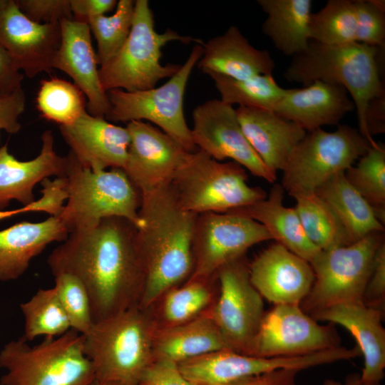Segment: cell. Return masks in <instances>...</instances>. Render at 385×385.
<instances>
[{
  "mask_svg": "<svg viewBox=\"0 0 385 385\" xmlns=\"http://www.w3.org/2000/svg\"><path fill=\"white\" fill-rule=\"evenodd\" d=\"M136 226L111 217L96 226L71 232L47 262L53 274H71L88 294L94 322L139 306L144 272Z\"/></svg>",
  "mask_w": 385,
  "mask_h": 385,
  "instance_id": "6da1fadb",
  "label": "cell"
},
{
  "mask_svg": "<svg viewBox=\"0 0 385 385\" xmlns=\"http://www.w3.org/2000/svg\"><path fill=\"white\" fill-rule=\"evenodd\" d=\"M139 215L137 245L144 272L139 307L148 309L189 279L197 215L181 208L170 183L142 195Z\"/></svg>",
  "mask_w": 385,
  "mask_h": 385,
  "instance_id": "7a4b0ae2",
  "label": "cell"
},
{
  "mask_svg": "<svg viewBox=\"0 0 385 385\" xmlns=\"http://www.w3.org/2000/svg\"><path fill=\"white\" fill-rule=\"evenodd\" d=\"M382 51L384 48L356 41L324 45L310 41L303 52L293 57L284 78L304 86L315 81L343 86L356 108L359 131L374 145L376 142L366 133L365 111L370 99L385 93L381 79Z\"/></svg>",
  "mask_w": 385,
  "mask_h": 385,
  "instance_id": "3957f363",
  "label": "cell"
},
{
  "mask_svg": "<svg viewBox=\"0 0 385 385\" xmlns=\"http://www.w3.org/2000/svg\"><path fill=\"white\" fill-rule=\"evenodd\" d=\"M158 324L150 309H127L94 322L83 335L84 352L96 380L119 385H138L153 360Z\"/></svg>",
  "mask_w": 385,
  "mask_h": 385,
  "instance_id": "277c9868",
  "label": "cell"
},
{
  "mask_svg": "<svg viewBox=\"0 0 385 385\" xmlns=\"http://www.w3.org/2000/svg\"><path fill=\"white\" fill-rule=\"evenodd\" d=\"M83 340L70 329L34 346L24 337L9 342L0 351V368L6 371L0 385H91L96 376Z\"/></svg>",
  "mask_w": 385,
  "mask_h": 385,
  "instance_id": "5b68a950",
  "label": "cell"
},
{
  "mask_svg": "<svg viewBox=\"0 0 385 385\" xmlns=\"http://www.w3.org/2000/svg\"><path fill=\"white\" fill-rule=\"evenodd\" d=\"M174 41L203 43L199 38L180 36L170 29L158 33L148 1H135L133 21L128 38L118 53L99 68L103 88L106 91L148 90L155 88L159 81L173 76L181 65H163L160 58L162 47Z\"/></svg>",
  "mask_w": 385,
  "mask_h": 385,
  "instance_id": "8992f818",
  "label": "cell"
},
{
  "mask_svg": "<svg viewBox=\"0 0 385 385\" xmlns=\"http://www.w3.org/2000/svg\"><path fill=\"white\" fill-rule=\"evenodd\" d=\"M171 185L181 208L196 215L227 212L250 206L267 195L262 188L247 183L242 165L234 161H218L200 149L188 153Z\"/></svg>",
  "mask_w": 385,
  "mask_h": 385,
  "instance_id": "52a82bcc",
  "label": "cell"
},
{
  "mask_svg": "<svg viewBox=\"0 0 385 385\" xmlns=\"http://www.w3.org/2000/svg\"><path fill=\"white\" fill-rule=\"evenodd\" d=\"M72 160L68 180V196L58 216L68 233L96 226L107 217L128 220L137 228L142 195L122 168L92 171Z\"/></svg>",
  "mask_w": 385,
  "mask_h": 385,
  "instance_id": "ba28073f",
  "label": "cell"
},
{
  "mask_svg": "<svg viewBox=\"0 0 385 385\" xmlns=\"http://www.w3.org/2000/svg\"><path fill=\"white\" fill-rule=\"evenodd\" d=\"M202 44L196 43L180 70L158 88L136 91H108L111 107L105 118L125 123L145 120L156 125L188 152L196 150L191 129L185 118L183 101L190 76L202 56Z\"/></svg>",
  "mask_w": 385,
  "mask_h": 385,
  "instance_id": "9c48e42d",
  "label": "cell"
},
{
  "mask_svg": "<svg viewBox=\"0 0 385 385\" xmlns=\"http://www.w3.org/2000/svg\"><path fill=\"white\" fill-rule=\"evenodd\" d=\"M384 241V232H374L350 245L320 250L309 262L314 279L300 304L302 310L311 315L334 305L362 301L376 252Z\"/></svg>",
  "mask_w": 385,
  "mask_h": 385,
  "instance_id": "30bf717a",
  "label": "cell"
},
{
  "mask_svg": "<svg viewBox=\"0 0 385 385\" xmlns=\"http://www.w3.org/2000/svg\"><path fill=\"white\" fill-rule=\"evenodd\" d=\"M371 145L359 130L346 125L333 132L322 128L309 132L283 170L282 185L291 196L314 192L352 166Z\"/></svg>",
  "mask_w": 385,
  "mask_h": 385,
  "instance_id": "8fae6325",
  "label": "cell"
},
{
  "mask_svg": "<svg viewBox=\"0 0 385 385\" xmlns=\"http://www.w3.org/2000/svg\"><path fill=\"white\" fill-rule=\"evenodd\" d=\"M216 278L212 318L228 349L250 355L265 311L262 297L251 283L245 255L222 267Z\"/></svg>",
  "mask_w": 385,
  "mask_h": 385,
  "instance_id": "7c38bea8",
  "label": "cell"
},
{
  "mask_svg": "<svg viewBox=\"0 0 385 385\" xmlns=\"http://www.w3.org/2000/svg\"><path fill=\"white\" fill-rule=\"evenodd\" d=\"M270 240L272 239L267 229L246 215L199 214L192 240L193 267L188 279H211L222 267L245 256L250 247Z\"/></svg>",
  "mask_w": 385,
  "mask_h": 385,
  "instance_id": "4fadbf2b",
  "label": "cell"
},
{
  "mask_svg": "<svg viewBox=\"0 0 385 385\" xmlns=\"http://www.w3.org/2000/svg\"><path fill=\"white\" fill-rule=\"evenodd\" d=\"M339 346L341 339L334 324H319L299 304H274L265 313L250 355L299 356Z\"/></svg>",
  "mask_w": 385,
  "mask_h": 385,
  "instance_id": "5bb4252c",
  "label": "cell"
},
{
  "mask_svg": "<svg viewBox=\"0 0 385 385\" xmlns=\"http://www.w3.org/2000/svg\"><path fill=\"white\" fill-rule=\"evenodd\" d=\"M192 139L197 149L222 161L230 158L269 183L273 173L254 150L239 123L236 110L220 99L208 100L192 111Z\"/></svg>",
  "mask_w": 385,
  "mask_h": 385,
  "instance_id": "9a60e30c",
  "label": "cell"
},
{
  "mask_svg": "<svg viewBox=\"0 0 385 385\" xmlns=\"http://www.w3.org/2000/svg\"><path fill=\"white\" fill-rule=\"evenodd\" d=\"M130 144L123 170L141 195L170 184L188 153L180 143L148 122L126 123Z\"/></svg>",
  "mask_w": 385,
  "mask_h": 385,
  "instance_id": "2e32d148",
  "label": "cell"
},
{
  "mask_svg": "<svg viewBox=\"0 0 385 385\" xmlns=\"http://www.w3.org/2000/svg\"><path fill=\"white\" fill-rule=\"evenodd\" d=\"M60 23L38 24L28 19L15 0L0 8V46L16 68L29 78L53 69L61 43Z\"/></svg>",
  "mask_w": 385,
  "mask_h": 385,
  "instance_id": "e0dca14e",
  "label": "cell"
},
{
  "mask_svg": "<svg viewBox=\"0 0 385 385\" xmlns=\"http://www.w3.org/2000/svg\"><path fill=\"white\" fill-rule=\"evenodd\" d=\"M249 274L262 298L274 305H300L314 279L310 263L277 242L249 264Z\"/></svg>",
  "mask_w": 385,
  "mask_h": 385,
  "instance_id": "ac0fdd59",
  "label": "cell"
},
{
  "mask_svg": "<svg viewBox=\"0 0 385 385\" xmlns=\"http://www.w3.org/2000/svg\"><path fill=\"white\" fill-rule=\"evenodd\" d=\"M60 25L61 43L53 68L66 73L83 93L89 114L106 118L111 106L107 91L100 81L99 64L89 26L74 19H63Z\"/></svg>",
  "mask_w": 385,
  "mask_h": 385,
  "instance_id": "d6986e66",
  "label": "cell"
},
{
  "mask_svg": "<svg viewBox=\"0 0 385 385\" xmlns=\"http://www.w3.org/2000/svg\"><path fill=\"white\" fill-rule=\"evenodd\" d=\"M59 130L83 168L95 172L123 168L130 144L126 127L86 111L73 123L59 126Z\"/></svg>",
  "mask_w": 385,
  "mask_h": 385,
  "instance_id": "ffe728a7",
  "label": "cell"
},
{
  "mask_svg": "<svg viewBox=\"0 0 385 385\" xmlns=\"http://www.w3.org/2000/svg\"><path fill=\"white\" fill-rule=\"evenodd\" d=\"M312 364L313 359L309 355L265 358L222 349L178 364L192 385H225L279 369H294L300 371L310 368Z\"/></svg>",
  "mask_w": 385,
  "mask_h": 385,
  "instance_id": "44dd1931",
  "label": "cell"
},
{
  "mask_svg": "<svg viewBox=\"0 0 385 385\" xmlns=\"http://www.w3.org/2000/svg\"><path fill=\"white\" fill-rule=\"evenodd\" d=\"M72 157L57 154L54 137L50 130L41 135V148L34 159L17 160L5 145L0 148V210H4L13 200L23 206L35 201L34 188L51 176L66 177Z\"/></svg>",
  "mask_w": 385,
  "mask_h": 385,
  "instance_id": "7402d4cb",
  "label": "cell"
},
{
  "mask_svg": "<svg viewBox=\"0 0 385 385\" xmlns=\"http://www.w3.org/2000/svg\"><path fill=\"white\" fill-rule=\"evenodd\" d=\"M384 314L359 301L334 305L310 316L317 321L339 324L347 329L364 356L361 379L369 383H380L384 377L385 369Z\"/></svg>",
  "mask_w": 385,
  "mask_h": 385,
  "instance_id": "603a6c76",
  "label": "cell"
},
{
  "mask_svg": "<svg viewBox=\"0 0 385 385\" xmlns=\"http://www.w3.org/2000/svg\"><path fill=\"white\" fill-rule=\"evenodd\" d=\"M354 108L343 86L315 81L302 88L286 89L272 111L311 132L337 124Z\"/></svg>",
  "mask_w": 385,
  "mask_h": 385,
  "instance_id": "cb8c5ba5",
  "label": "cell"
},
{
  "mask_svg": "<svg viewBox=\"0 0 385 385\" xmlns=\"http://www.w3.org/2000/svg\"><path fill=\"white\" fill-rule=\"evenodd\" d=\"M235 110L244 135L265 165L273 173L283 171L307 132L272 111L243 106Z\"/></svg>",
  "mask_w": 385,
  "mask_h": 385,
  "instance_id": "d4e9b609",
  "label": "cell"
},
{
  "mask_svg": "<svg viewBox=\"0 0 385 385\" xmlns=\"http://www.w3.org/2000/svg\"><path fill=\"white\" fill-rule=\"evenodd\" d=\"M197 66L203 73H215L242 80L260 74H272L274 61L266 50L252 46L235 26L202 44Z\"/></svg>",
  "mask_w": 385,
  "mask_h": 385,
  "instance_id": "484cf974",
  "label": "cell"
},
{
  "mask_svg": "<svg viewBox=\"0 0 385 385\" xmlns=\"http://www.w3.org/2000/svg\"><path fill=\"white\" fill-rule=\"evenodd\" d=\"M68 235L60 218L55 216L38 222L22 221L0 230V281L20 277L48 245L62 242Z\"/></svg>",
  "mask_w": 385,
  "mask_h": 385,
  "instance_id": "4316f807",
  "label": "cell"
},
{
  "mask_svg": "<svg viewBox=\"0 0 385 385\" xmlns=\"http://www.w3.org/2000/svg\"><path fill=\"white\" fill-rule=\"evenodd\" d=\"M228 349L210 312V309L189 321L157 327L153 343V359L176 363L212 351Z\"/></svg>",
  "mask_w": 385,
  "mask_h": 385,
  "instance_id": "83f0119b",
  "label": "cell"
},
{
  "mask_svg": "<svg viewBox=\"0 0 385 385\" xmlns=\"http://www.w3.org/2000/svg\"><path fill=\"white\" fill-rule=\"evenodd\" d=\"M284 193L282 185L275 183L265 199L227 212L242 214L260 222L272 240L309 262L321 250L307 238L294 207L283 205Z\"/></svg>",
  "mask_w": 385,
  "mask_h": 385,
  "instance_id": "f1b7e54d",
  "label": "cell"
},
{
  "mask_svg": "<svg viewBox=\"0 0 385 385\" xmlns=\"http://www.w3.org/2000/svg\"><path fill=\"white\" fill-rule=\"evenodd\" d=\"M267 16L262 25L263 33L274 47L286 56L303 52L310 42L309 24L310 0H257Z\"/></svg>",
  "mask_w": 385,
  "mask_h": 385,
  "instance_id": "f546056e",
  "label": "cell"
},
{
  "mask_svg": "<svg viewBox=\"0 0 385 385\" xmlns=\"http://www.w3.org/2000/svg\"><path fill=\"white\" fill-rule=\"evenodd\" d=\"M315 192L332 209L351 243L374 232H384L374 210L346 180L337 174Z\"/></svg>",
  "mask_w": 385,
  "mask_h": 385,
  "instance_id": "4dcf8cb0",
  "label": "cell"
},
{
  "mask_svg": "<svg viewBox=\"0 0 385 385\" xmlns=\"http://www.w3.org/2000/svg\"><path fill=\"white\" fill-rule=\"evenodd\" d=\"M292 197L303 230L313 245L327 250L351 244L336 214L315 192Z\"/></svg>",
  "mask_w": 385,
  "mask_h": 385,
  "instance_id": "1f68e13d",
  "label": "cell"
},
{
  "mask_svg": "<svg viewBox=\"0 0 385 385\" xmlns=\"http://www.w3.org/2000/svg\"><path fill=\"white\" fill-rule=\"evenodd\" d=\"M215 279H188L183 285L167 291L158 300L160 302L159 313H152L158 326L183 323L208 310L217 297L212 287Z\"/></svg>",
  "mask_w": 385,
  "mask_h": 385,
  "instance_id": "d6a6232c",
  "label": "cell"
},
{
  "mask_svg": "<svg viewBox=\"0 0 385 385\" xmlns=\"http://www.w3.org/2000/svg\"><path fill=\"white\" fill-rule=\"evenodd\" d=\"M220 93V100L232 106L273 111L284 96L286 89L280 87L272 74H260L237 80L209 73Z\"/></svg>",
  "mask_w": 385,
  "mask_h": 385,
  "instance_id": "836d02e7",
  "label": "cell"
},
{
  "mask_svg": "<svg viewBox=\"0 0 385 385\" xmlns=\"http://www.w3.org/2000/svg\"><path fill=\"white\" fill-rule=\"evenodd\" d=\"M20 309L24 319L23 337L28 342L41 336L59 337L71 329L53 287L38 289Z\"/></svg>",
  "mask_w": 385,
  "mask_h": 385,
  "instance_id": "e575fe53",
  "label": "cell"
},
{
  "mask_svg": "<svg viewBox=\"0 0 385 385\" xmlns=\"http://www.w3.org/2000/svg\"><path fill=\"white\" fill-rule=\"evenodd\" d=\"M344 175L374 210L378 220L385 222V147L376 143L351 166Z\"/></svg>",
  "mask_w": 385,
  "mask_h": 385,
  "instance_id": "d590c367",
  "label": "cell"
},
{
  "mask_svg": "<svg viewBox=\"0 0 385 385\" xmlns=\"http://www.w3.org/2000/svg\"><path fill=\"white\" fill-rule=\"evenodd\" d=\"M36 103L41 115L59 126L73 123L87 111V100L81 89L58 77L41 81Z\"/></svg>",
  "mask_w": 385,
  "mask_h": 385,
  "instance_id": "8d00e7d4",
  "label": "cell"
},
{
  "mask_svg": "<svg viewBox=\"0 0 385 385\" xmlns=\"http://www.w3.org/2000/svg\"><path fill=\"white\" fill-rule=\"evenodd\" d=\"M356 29L354 1L329 0L322 9L311 14L309 38L319 43L342 45L354 42Z\"/></svg>",
  "mask_w": 385,
  "mask_h": 385,
  "instance_id": "74e56055",
  "label": "cell"
},
{
  "mask_svg": "<svg viewBox=\"0 0 385 385\" xmlns=\"http://www.w3.org/2000/svg\"><path fill=\"white\" fill-rule=\"evenodd\" d=\"M134 6L135 1L119 0L112 15L88 19L87 24L97 43L96 55L100 66L113 58L128 38L133 21Z\"/></svg>",
  "mask_w": 385,
  "mask_h": 385,
  "instance_id": "f35d334b",
  "label": "cell"
},
{
  "mask_svg": "<svg viewBox=\"0 0 385 385\" xmlns=\"http://www.w3.org/2000/svg\"><path fill=\"white\" fill-rule=\"evenodd\" d=\"M54 276L55 288L68 317L71 329L84 335L94 324L90 298L86 289L75 276L60 273Z\"/></svg>",
  "mask_w": 385,
  "mask_h": 385,
  "instance_id": "ab89813d",
  "label": "cell"
},
{
  "mask_svg": "<svg viewBox=\"0 0 385 385\" xmlns=\"http://www.w3.org/2000/svg\"><path fill=\"white\" fill-rule=\"evenodd\" d=\"M356 9L355 41L378 48H385V11L371 0L354 1Z\"/></svg>",
  "mask_w": 385,
  "mask_h": 385,
  "instance_id": "60d3db41",
  "label": "cell"
},
{
  "mask_svg": "<svg viewBox=\"0 0 385 385\" xmlns=\"http://www.w3.org/2000/svg\"><path fill=\"white\" fill-rule=\"evenodd\" d=\"M15 3L28 19L38 24L73 19L70 0H15Z\"/></svg>",
  "mask_w": 385,
  "mask_h": 385,
  "instance_id": "b9f144b4",
  "label": "cell"
},
{
  "mask_svg": "<svg viewBox=\"0 0 385 385\" xmlns=\"http://www.w3.org/2000/svg\"><path fill=\"white\" fill-rule=\"evenodd\" d=\"M362 302L384 314L385 310V241L377 249Z\"/></svg>",
  "mask_w": 385,
  "mask_h": 385,
  "instance_id": "7bdbcfd3",
  "label": "cell"
},
{
  "mask_svg": "<svg viewBox=\"0 0 385 385\" xmlns=\"http://www.w3.org/2000/svg\"><path fill=\"white\" fill-rule=\"evenodd\" d=\"M138 385H192L181 373L178 363L155 359L143 371Z\"/></svg>",
  "mask_w": 385,
  "mask_h": 385,
  "instance_id": "ee69618b",
  "label": "cell"
},
{
  "mask_svg": "<svg viewBox=\"0 0 385 385\" xmlns=\"http://www.w3.org/2000/svg\"><path fill=\"white\" fill-rule=\"evenodd\" d=\"M26 103L23 89L9 93L0 92V130L10 134H16L21 130L19 118L25 111Z\"/></svg>",
  "mask_w": 385,
  "mask_h": 385,
  "instance_id": "f6af8a7d",
  "label": "cell"
},
{
  "mask_svg": "<svg viewBox=\"0 0 385 385\" xmlns=\"http://www.w3.org/2000/svg\"><path fill=\"white\" fill-rule=\"evenodd\" d=\"M294 369H279L270 372L245 377L225 385H299Z\"/></svg>",
  "mask_w": 385,
  "mask_h": 385,
  "instance_id": "bcb514c9",
  "label": "cell"
},
{
  "mask_svg": "<svg viewBox=\"0 0 385 385\" xmlns=\"http://www.w3.org/2000/svg\"><path fill=\"white\" fill-rule=\"evenodd\" d=\"M117 3L116 0H70V6L73 19L87 24L89 19L112 11Z\"/></svg>",
  "mask_w": 385,
  "mask_h": 385,
  "instance_id": "7dc6e473",
  "label": "cell"
},
{
  "mask_svg": "<svg viewBox=\"0 0 385 385\" xmlns=\"http://www.w3.org/2000/svg\"><path fill=\"white\" fill-rule=\"evenodd\" d=\"M365 125L371 141L373 136L385 132V93L369 101L365 111Z\"/></svg>",
  "mask_w": 385,
  "mask_h": 385,
  "instance_id": "c3c4849f",
  "label": "cell"
},
{
  "mask_svg": "<svg viewBox=\"0 0 385 385\" xmlns=\"http://www.w3.org/2000/svg\"><path fill=\"white\" fill-rule=\"evenodd\" d=\"M24 75L18 70L6 51L0 46V92L9 93L22 89Z\"/></svg>",
  "mask_w": 385,
  "mask_h": 385,
  "instance_id": "681fc988",
  "label": "cell"
},
{
  "mask_svg": "<svg viewBox=\"0 0 385 385\" xmlns=\"http://www.w3.org/2000/svg\"><path fill=\"white\" fill-rule=\"evenodd\" d=\"M29 212H45L46 205L44 202L40 198H38V200H35V201H34L30 205L22 206L21 207L18 209H14L11 210H0V221L8 217Z\"/></svg>",
  "mask_w": 385,
  "mask_h": 385,
  "instance_id": "f907efd6",
  "label": "cell"
},
{
  "mask_svg": "<svg viewBox=\"0 0 385 385\" xmlns=\"http://www.w3.org/2000/svg\"><path fill=\"white\" fill-rule=\"evenodd\" d=\"M323 385H381V384L365 382L361 379L360 375L354 374L347 376L344 382L329 379H326Z\"/></svg>",
  "mask_w": 385,
  "mask_h": 385,
  "instance_id": "816d5d0a",
  "label": "cell"
},
{
  "mask_svg": "<svg viewBox=\"0 0 385 385\" xmlns=\"http://www.w3.org/2000/svg\"><path fill=\"white\" fill-rule=\"evenodd\" d=\"M91 385H119L118 384L111 381H101L95 380Z\"/></svg>",
  "mask_w": 385,
  "mask_h": 385,
  "instance_id": "f5cc1de1",
  "label": "cell"
}]
</instances>
